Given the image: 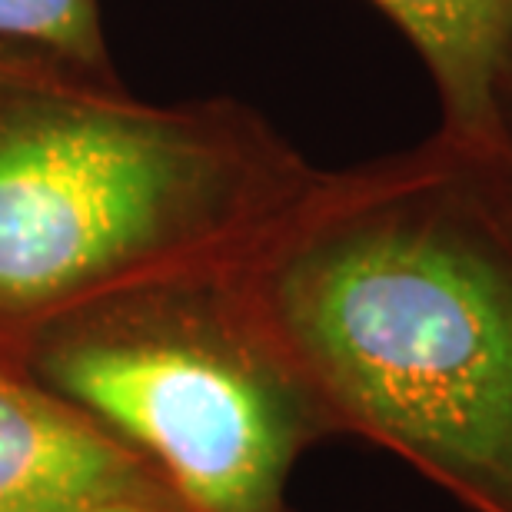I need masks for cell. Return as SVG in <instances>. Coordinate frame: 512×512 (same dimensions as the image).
Segmentation results:
<instances>
[{
  "label": "cell",
  "mask_w": 512,
  "mask_h": 512,
  "mask_svg": "<svg viewBox=\"0 0 512 512\" xmlns=\"http://www.w3.org/2000/svg\"><path fill=\"white\" fill-rule=\"evenodd\" d=\"M80 512H187L177 499H124V503H107Z\"/></svg>",
  "instance_id": "52a82bcc"
},
{
  "label": "cell",
  "mask_w": 512,
  "mask_h": 512,
  "mask_svg": "<svg viewBox=\"0 0 512 512\" xmlns=\"http://www.w3.org/2000/svg\"><path fill=\"white\" fill-rule=\"evenodd\" d=\"M413 44L439 97V130L503 147L499 80L512 57V0H370Z\"/></svg>",
  "instance_id": "5b68a950"
},
{
  "label": "cell",
  "mask_w": 512,
  "mask_h": 512,
  "mask_svg": "<svg viewBox=\"0 0 512 512\" xmlns=\"http://www.w3.org/2000/svg\"><path fill=\"white\" fill-rule=\"evenodd\" d=\"M320 177L240 100L153 104L117 74L0 44V330L247 260Z\"/></svg>",
  "instance_id": "7a4b0ae2"
},
{
  "label": "cell",
  "mask_w": 512,
  "mask_h": 512,
  "mask_svg": "<svg viewBox=\"0 0 512 512\" xmlns=\"http://www.w3.org/2000/svg\"><path fill=\"white\" fill-rule=\"evenodd\" d=\"M30 376L133 449L187 512H290L336 433L243 260L120 286L20 333Z\"/></svg>",
  "instance_id": "3957f363"
},
{
  "label": "cell",
  "mask_w": 512,
  "mask_h": 512,
  "mask_svg": "<svg viewBox=\"0 0 512 512\" xmlns=\"http://www.w3.org/2000/svg\"><path fill=\"white\" fill-rule=\"evenodd\" d=\"M496 104H499V133H503V143H506V150L512 157V57L503 70V80H499Z\"/></svg>",
  "instance_id": "ba28073f"
},
{
  "label": "cell",
  "mask_w": 512,
  "mask_h": 512,
  "mask_svg": "<svg viewBox=\"0 0 512 512\" xmlns=\"http://www.w3.org/2000/svg\"><path fill=\"white\" fill-rule=\"evenodd\" d=\"M173 499L143 459L34 376L0 366V512Z\"/></svg>",
  "instance_id": "277c9868"
},
{
  "label": "cell",
  "mask_w": 512,
  "mask_h": 512,
  "mask_svg": "<svg viewBox=\"0 0 512 512\" xmlns=\"http://www.w3.org/2000/svg\"><path fill=\"white\" fill-rule=\"evenodd\" d=\"M336 429L512 512V157L436 130L323 170L243 260Z\"/></svg>",
  "instance_id": "6da1fadb"
},
{
  "label": "cell",
  "mask_w": 512,
  "mask_h": 512,
  "mask_svg": "<svg viewBox=\"0 0 512 512\" xmlns=\"http://www.w3.org/2000/svg\"><path fill=\"white\" fill-rule=\"evenodd\" d=\"M0 44L30 47L114 74L100 0H0Z\"/></svg>",
  "instance_id": "8992f818"
}]
</instances>
